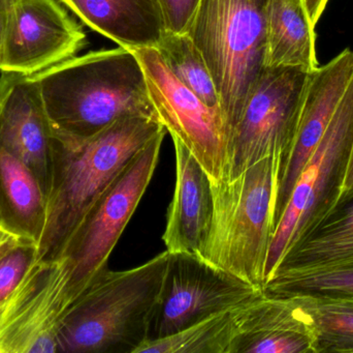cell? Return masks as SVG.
Here are the masks:
<instances>
[{"label": "cell", "mask_w": 353, "mask_h": 353, "mask_svg": "<svg viewBox=\"0 0 353 353\" xmlns=\"http://www.w3.org/2000/svg\"><path fill=\"white\" fill-rule=\"evenodd\" d=\"M165 126L152 118L125 116L86 139L53 137L39 258L62 257L77 230L130 160Z\"/></svg>", "instance_id": "6da1fadb"}, {"label": "cell", "mask_w": 353, "mask_h": 353, "mask_svg": "<svg viewBox=\"0 0 353 353\" xmlns=\"http://www.w3.org/2000/svg\"><path fill=\"white\" fill-rule=\"evenodd\" d=\"M31 78L55 138H89L125 116L159 122L140 62L120 46L74 56Z\"/></svg>", "instance_id": "7a4b0ae2"}, {"label": "cell", "mask_w": 353, "mask_h": 353, "mask_svg": "<svg viewBox=\"0 0 353 353\" xmlns=\"http://www.w3.org/2000/svg\"><path fill=\"white\" fill-rule=\"evenodd\" d=\"M165 252L128 269H108L72 304L62 325L58 352L136 353L149 325L169 261Z\"/></svg>", "instance_id": "3957f363"}, {"label": "cell", "mask_w": 353, "mask_h": 353, "mask_svg": "<svg viewBox=\"0 0 353 353\" xmlns=\"http://www.w3.org/2000/svg\"><path fill=\"white\" fill-rule=\"evenodd\" d=\"M281 159L271 155L238 178L212 184L213 215L201 257L263 289L273 240Z\"/></svg>", "instance_id": "277c9868"}, {"label": "cell", "mask_w": 353, "mask_h": 353, "mask_svg": "<svg viewBox=\"0 0 353 353\" xmlns=\"http://www.w3.org/2000/svg\"><path fill=\"white\" fill-rule=\"evenodd\" d=\"M268 0H199L185 32L211 73L230 133L265 68Z\"/></svg>", "instance_id": "5b68a950"}, {"label": "cell", "mask_w": 353, "mask_h": 353, "mask_svg": "<svg viewBox=\"0 0 353 353\" xmlns=\"http://www.w3.org/2000/svg\"><path fill=\"white\" fill-rule=\"evenodd\" d=\"M309 76L304 68L265 66L228 133L224 180L271 155L281 159V173L296 140Z\"/></svg>", "instance_id": "8992f818"}, {"label": "cell", "mask_w": 353, "mask_h": 353, "mask_svg": "<svg viewBox=\"0 0 353 353\" xmlns=\"http://www.w3.org/2000/svg\"><path fill=\"white\" fill-rule=\"evenodd\" d=\"M353 153V77L327 132L299 175L274 232L265 267L271 278L288 249L339 203Z\"/></svg>", "instance_id": "52a82bcc"}, {"label": "cell", "mask_w": 353, "mask_h": 353, "mask_svg": "<svg viewBox=\"0 0 353 353\" xmlns=\"http://www.w3.org/2000/svg\"><path fill=\"white\" fill-rule=\"evenodd\" d=\"M167 133L165 128L161 131L130 160L70 240L63 256L72 267V292L76 300L109 269L110 256L154 175Z\"/></svg>", "instance_id": "ba28073f"}, {"label": "cell", "mask_w": 353, "mask_h": 353, "mask_svg": "<svg viewBox=\"0 0 353 353\" xmlns=\"http://www.w3.org/2000/svg\"><path fill=\"white\" fill-rule=\"evenodd\" d=\"M263 294L261 288L199 255L170 252L148 340L173 335L218 313L248 304Z\"/></svg>", "instance_id": "9c48e42d"}, {"label": "cell", "mask_w": 353, "mask_h": 353, "mask_svg": "<svg viewBox=\"0 0 353 353\" xmlns=\"http://www.w3.org/2000/svg\"><path fill=\"white\" fill-rule=\"evenodd\" d=\"M74 300L68 257L33 261L0 304V353L58 352Z\"/></svg>", "instance_id": "30bf717a"}, {"label": "cell", "mask_w": 353, "mask_h": 353, "mask_svg": "<svg viewBox=\"0 0 353 353\" xmlns=\"http://www.w3.org/2000/svg\"><path fill=\"white\" fill-rule=\"evenodd\" d=\"M142 66L159 122L192 153L212 184L224 180L228 132L222 111L210 107L172 74L157 48L130 50Z\"/></svg>", "instance_id": "8fae6325"}, {"label": "cell", "mask_w": 353, "mask_h": 353, "mask_svg": "<svg viewBox=\"0 0 353 353\" xmlns=\"http://www.w3.org/2000/svg\"><path fill=\"white\" fill-rule=\"evenodd\" d=\"M82 27L60 0H6L0 72L34 76L77 55Z\"/></svg>", "instance_id": "7c38bea8"}, {"label": "cell", "mask_w": 353, "mask_h": 353, "mask_svg": "<svg viewBox=\"0 0 353 353\" xmlns=\"http://www.w3.org/2000/svg\"><path fill=\"white\" fill-rule=\"evenodd\" d=\"M353 77V52L345 49L329 64L311 70L292 153L278 180L274 207L277 227L305 164L327 132Z\"/></svg>", "instance_id": "4fadbf2b"}, {"label": "cell", "mask_w": 353, "mask_h": 353, "mask_svg": "<svg viewBox=\"0 0 353 353\" xmlns=\"http://www.w3.org/2000/svg\"><path fill=\"white\" fill-rule=\"evenodd\" d=\"M53 134L37 83L31 77L1 72L0 149L34 174L45 195L51 178Z\"/></svg>", "instance_id": "5bb4252c"}, {"label": "cell", "mask_w": 353, "mask_h": 353, "mask_svg": "<svg viewBox=\"0 0 353 353\" xmlns=\"http://www.w3.org/2000/svg\"><path fill=\"white\" fill-rule=\"evenodd\" d=\"M232 353H316L312 319L296 298L263 294L236 309Z\"/></svg>", "instance_id": "9a60e30c"}, {"label": "cell", "mask_w": 353, "mask_h": 353, "mask_svg": "<svg viewBox=\"0 0 353 353\" xmlns=\"http://www.w3.org/2000/svg\"><path fill=\"white\" fill-rule=\"evenodd\" d=\"M173 139L176 182L163 240L169 252L201 257L213 215L211 180L192 153Z\"/></svg>", "instance_id": "2e32d148"}, {"label": "cell", "mask_w": 353, "mask_h": 353, "mask_svg": "<svg viewBox=\"0 0 353 353\" xmlns=\"http://www.w3.org/2000/svg\"><path fill=\"white\" fill-rule=\"evenodd\" d=\"M84 24L128 50L157 48L167 31L159 0H60Z\"/></svg>", "instance_id": "e0dca14e"}, {"label": "cell", "mask_w": 353, "mask_h": 353, "mask_svg": "<svg viewBox=\"0 0 353 353\" xmlns=\"http://www.w3.org/2000/svg\"><path fill=\"white\" fill-rule=\"evenodd\" d=\"M352 265L353 197L340 202L288 249L271 278L323 273Z\"/></svg>", "instance_id": "ac0fdd59"}, {"label": "cell", "mask_w": 353, "mask_h": 353, "mask_svg": "<svg viewBox=\"0 0 353 353\" xmlns=\"http://www.w3.org/2000/svg\"><path fill=\"white\" fill-rule=\"evenodd\" d=\"M265 66L319 68L315 26L304 0H268L265 8Z\"/></svg>", "instance_id": "d6986e66"}, {"label": "cell", "mask_w": 353, "mask_h": 353, "mask_svg": "<svg viewBox=\"0 0 353 353\" xmlns=\"http://www.w3.org/2000/svg\"><path fill=\"white\" fill-rule=\"evenodd\" d=\"M0 196L6 223L37 244L45 223V193L32 171L3 149H0Z\"/></svg>", "instance_id": "ffe728a7"}, {"label": "cell", "mask_w": 353, "mask_h": 353, "mask_svg": "<svg viewBox=\"0 0 353 353\" xmlns=\"http://www.w3.org/2000/svg\"><path fill=\"white\" fill-rule=\"evenodd\" d=\"M236 309L218 313L168 337L148 340L136 353H232Z\"/></svg>", "instance_id": "44dd1931"}, {"label": "cell", "mask_w": 353, "mask_h": 353, "mask_svg": "<svg viewBox=\"0 0 353 353\" xmlns=\"http://www.w3.org/2000/svg\"><path fill=\"white\" fill-rule=\"evenodd\" d=\"M172 74L210 107H220L219 95L203 54L186 32L165 31L157 47Z\"/></svg>", "instance_id": "7402d4cb"}, {"label": "cell", "mask_w": 353, "mask_h": 353, "mask_svg": "<svg viewBox=\"0 0 353 353\" xmlns=\"http://www.w3.org/2000/svg\"><path fill=\"white\" fill-rule=\"evenodd\" d=\"M294 298L312 319L316 353H353V298Z\"/></svg>", "instance_id": "603a6c76"}, {"label": "cell", "mask_w": 353, "mask_h": 353, "mask_svg": "<svg viewBox=\"0 0 353 353\" xmlns=\"http://www.w3.org/2000/svg\"><path fill=\"white\" fill-rule=\"evenodd\" d=\"M263 292L273 298H353V265L323 273L276 276L265 282Z\"/></svg>", "instance_id": "cb8c5ba5"}, {"label": "cell", "mask_w": 353, "mask_h": 353, "mask_svg": "<svg viewBox=\"0 0 353 353\" xmlns=\"http://www.w3.org/2000/svg\"><path fill=\"white\" fill-rule=\"evenodd\" d=\"M37 259L39 251L33 240L19 242L0 257V304L12 294Z\"/></svg>", "instance_id": "d4e9b609"}, {"label": "cell", "mask_w": 353, "mask_h": 353, "mask_svg": "<svg viewBox=\"0 0 353 353\" xmlns=\"http://www.w3.org/2000/svg\"><path fill=\"white\" fill-rule=\"evenodd\" d=\"M159 2L165 16L167 30L185 32L199 0H159Z\"/></svg>", "instance_id": "484cf974"}, {"label": "cell", "mask_w": 353, "mask_h": 353, "mask_svg": "<svg viewBox=\"0 0 353 353\" xmlns=\"http://www.w3.org/2000/svg\"><path fill=\"white\" fill-rule=\"evenodd\" d=\"M25 240H31V238H25L6 222H0V257L6 251Z\"/></svg>", "instance_id": "4316f807"}, {"label": "cell", "mask_w": 353, "mask_h": 353, "mask_svg": "<svg viewBox=\"0 0 353 353\" xmlns=\"http://www.w3.org/2000/svg\"><path fill=\"white\" fill-rule=\"evenodd\" d=\"M329 0H304L307 14L313 25H316L323 16Z\"/></svg>", "instance_id": "83f0119b"}, {"label": "cell", "mask_w": 353, "mask_h": 353, "mask_svg": "<svg viewBox=\"0 0 353 353\" xmlns=\"http://www.w3.org/2000/svg\"><path fill=\"white\" fill-rule=\"evenodd\" d=\"M353 197V153L352 161H350V168H348L347 176H346L345 182H344L343 191H342L341 198L339 203ZM338 203V204H339ZM337 204V205H338Z\"/></svg>", "instance_id": "f1b7e54d"}, {"label": "cell", "mask_w": 353, "mask_h": 353, "mask_svg": "<svg viewBox=\"0 0 353 353\" xmlns=\"http://www.w3.org/2000/svg\"><path fill=\"white\" fill-rule=\"evenodd\" d=\"M6 24V0H0V58H1L2 45H3L4 32Z\"/></svg>", "instance_id": "f546056e"}, {"label": "cell", "mask_w": 353, "mask_h": 353, "mask_svg": "<svg viewBox=\"0 0 353 353\" xmlns=\"http://www.w3.org/2000/svg\"><path fill=\"white\" fill-rule=\"evenodd\" d=\"M0 222L4 221L3 207H2L1 196H0Z\"/></svg>", "instance_id": "4dcf8cb0"}]
</instances>
